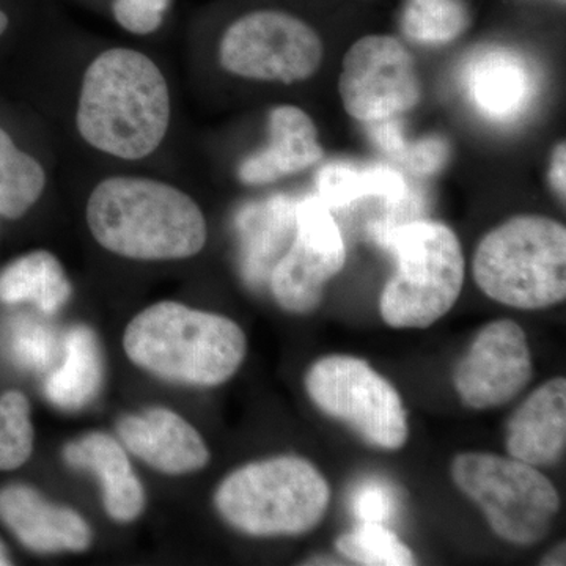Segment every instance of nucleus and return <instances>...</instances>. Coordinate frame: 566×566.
I'll return each instance as SVG.
<instances>
[{
    "label": "nucleus",
    "mask_w": 566,
    "mask_h": 566,
    "mask_svg": "<svg viewBox=\"0 0 566 566\" xmlns=\"http://www.w3.org/2000/svg\"><path fill=\"white\" fill-rule=\"evenodd\" d=\"M11 356L21 367L48 371L59 364L63 345L51 326L33 318L14 319L9 338Z\"/></svg>",
    "instance_id": "bb28decb"
},
{
    "label": "nucleus",
    "mask_w": 566,
    "mask_h": 566,
    "mask_svg": "<svg viewBox=\"0 0 566 566\" xmlns=\"http://www.w3.org/2000/svg\"><path fill=\"white\" fill-rule=\"evenodd\" d=\"M324 150L314 120L296 106L274 107L270 114V144L245 158L238 177L248 186L270 185L322 161Z\"/></svg>",
    "instance_id": "2eb2a0df"
},
{
    "label": "nucleus",
    "mask_w": 566,
    "mask_h": 566,
    "mask_svg": "<svg viewBox=\"0 0 566 566\" xmlns=\"http://www.w3.org/2000/svg\"><path fill=\"white\" fill-rule=\"evenodd\" d=\"M397 509L394 491L386 483L368 480L356 488L353 512L363 523H387Z\"/></svg>",
    "instance_id": "c756f323"
},
{
    "label": "nucleus",
    "mask_w": 566,
    "mask_h": 566,
    "mask_svg": "<svg viewBox=\"0 0 566 566\" xmlns=\"http://www.w3.org/2000/svg\"><path fill=\"white\" fill-rule=\"evenodd\" d=\"M87 222L104 249L126 259H189L207 243L199 205L180 189L150 178L99 182L88 199Z\"/></svg>",
    "instance_id": "f03ea898"
},
{
    "label": "nucleus",
    "mask_w": 566,
    "mask_h": 566,
    "mask_svg": "<svg viewBox=\"0 0 566 566\" xmlns=\"http://www.w3.org/2000/svg\"><path fill=\"white\" fill-rule=\"evenodd\" d=\"M32 450L31 406L24 394L10 390L0 397V471L21 468Z\"/></svg>",
    "instance_id": "a878e982"
},
{
    "label": "nucleus",
    "mask_w": 566,
    "mask_h": 566,
    "mask_svg": "<svg viewBox=\"0 0 566 566\" xmlns=\"http://www.w3.org/2000/svg\"><path fill=\"white\" fill-rule=\"evenodd\" d=\"M123 346L137 367L153 375L211 387L237 374L248 342L232 319L166 301L128 324Z\"/></svg>",
    "instance_id": "7ed1b4c3"
},
{
    "label": "nucleus",
    "mask_w": 566,
    "mask_h": 566,
    "mask_svg": "<svg viewBox=\"0 0 566 566\" xmlns=\"http://www.w3.org/2000/svg\"><path fill=\"white\" fill-rule=\"evenodd\" d=\"M549 169V185L557 193L558 199L565 202L566 197V145L565 142L558 144L556 150L553 153L551 158Z\"/></svg>",
    "instance_id": "7c9ffc66"
},
{
    "label": "nucleus",
    "mask_w": 566,
    "mask_h": 566,
    "mask_svg": "<svg viewBox=\"0 0 566 566\" xmlns=\"http://www.w3.org/2000/svg\"><path fill=\"white\" fill-rule=\"evenodd\" d=\"M0 521L22 545L36 553H80L92 542L84 517L66 506L51 504L29 486L0 491Z\"/></svg>",
    "instance_id": "4468645a"
},
{
    "label": "nucleus",
    "mask_w": 566,
    "mask_h": 566,
    "mask_svg": "<svg viewBox=\"0 0 566 566\" xmlns=\"http://www.w3.org/2000/svg\"><path fill=\"white\" fill-rule=\"evenodd\" d=\"M338 92L353 118L375 123L415 109L422 98V82L415 57L400 40L368 35L346 52Z\"/></svg>",
    "instance_id": "9d476101"
},
{
    "label": "nucleus",
    "mask_w": 566,
    "mask_h": 566,
    "mask_svg": "<svg viewBox=\"0 0 566 566\" xmlns=\"http://www.w3.org/2000/svg\"><path fill=\"white\" fill-rule=\"evenodd\" d=\"M338 553L359 565H416L415 554L382 523H363L335 542Z\"/></svg>",
    "instance_id": "393cba45"
},
{
    "label": "nucleus",
    "mask_w": 566,
    "mask_h": 566,
    "mask_svg": "<svg viewBox=\"0 0 566 566\" xmlns=\"http://www.w3.org/2000/svg\"><path fill=\"white\" fill-rule=\"evenodd\" d=\"M534 375L526 333L512 319H495L475 335L457 365L453 385L471 409L497 408L523 392Z\"/></svg>",
    "instance_id": "f8f14e48"
},
{
    "label": "nucleus",
    "mask_w": 566,
    "mask_h": 566,
    "mask_svg": "<svg viewBox=\"0 0 566 566\" xmlns=\"http://www.w3.org/2000/svg\"><path fill=\"white\" fill-rule=\"evenodd\" d=\"M46 185L41 164L14 145L0 128V214L18 219L31 210Z\"/></svg>",
    "instance_id": "5701e85b"
},
{
    "label": "nucleus",
    "mask_w": 566,
    "mask_h": 566,
    "mask_svg": "<svg viewBox=\"0 0 566 566\" xmlns=\"http://www.w3.org/2000/svg\"><path fill=\"white\" fill-rule=\"evenodd\" d=\"M71 296V285L61 262L50 252L21 256L0 273V301L32 303L43 314L61 311Z\"/></svg>",
    "instance_id": "412c9836"
},
{
    "label": "nucleus",
    "mask_w": 566,
    "mask_h": 566,
    "mask_svg": "<svg viewBox=\"0 0 566 566\" xmlns=\"http://www.w3.org/2000/svg\"><path fill=\"white\" fill-rule=\"evenodd\" d=\"M374 125L371 136L376 144L389 155L397 156L406 166L420 174H433L442 169L449 158V145L439 137H428V139L416 142L412 145H406L401 129L397 123L382 120L368 123Z\"/></svg>",
    "instance_id": "cd10ccee"
},
{
    "label": "nucleus",
    "mask_w": 566,
    "mask_h": 566,
    "mask_svg": "<svg viewBox=\"0 0 566 566\" xmlns=\"http://www.w3.org/2000/svg\"><path fill=\"white\" fill-rule=\"evenodd\" d=\"M331 488L311 461L275 457L227 476L214 502L223 520L253 536L301 535L322 523Z\"/></svg>",
    "instance_id": "423d86ee"
},
{
    "label": "nucleus",
    "mask_w": 566,
    "mask_h": 566,
    "mask_svg": "<svg viewBox=\"0 0 566 566\" xmlns=\"http://www.w3.org/2000/svg\"><path fill=\"white\" fill-rule=\"evenodd\" d=\"M345 262L346 245L333 211L318 196L308 197L294 207V240L271 271V292L283 311L311 314Z\"/></svg>",
    "instance_id": "9b49d317"
},
{
    "label": "nucleus",
    "mask_w": 566,
    "mask_h": 566,
    "mask_svg": "<svg viewBox=\"0 0 566 566\" xmlns=\"http://www.w3.org/2000/svg\"><path fill=\"white\" fill-rule=\"evenodd\" d=\"M222 69L248 80L296 84L314 76L323 41L300 18L275 10L253 11L223 33Z\"/></svg>",
    "instance_id": "1a4fd4ad"
},
{
    "label": "nucleus",
    "mask_w": 566,
    "mask_h": 566,
    "mask_svg": "<svg viewBox=\"0 0 566 566\" xmlns=\"http://www.w3.org/2000/svg\"><path fill=\"white\" fill-rule=\"evenodd\" d=\"M542 565H565L564 543H562L560 546L554 547V549L543 558Z\"/></svg>",
    "instance_id": "2f4dec72"
},
{
    "label": "nucleus",
    "mask_w": 566,
    "mask_h": 566,
    "mask_svg": "<svg viewBox=\"0 0 566 566\" xmlns=\"http://www.w3.org/2000/svg\"><path fill=\"white\" fill-rule=\"evenodd\" d=\"M452 479L480 506L494 534L513 545L542 542L560 509L553 482L516 458L461 453L453 460Z\"/></svg>",
    "instance_id": "0eeeda50"
},
{
    "label": "nucleus",
    "mask_w": 566,
    "mask_h": 566,
    "mask_svg": "<svg viewBox=\"0 0 566 566\" xmlns=\"http://www.w3.org/2000/svg\"><path fill=\"white\" fill-rule=\"evenodd\" d=\"M63 458L71 468L92 471L102 482L104 506L112 520L132 523L144 510L139 479L123 447L111 436L92 433L70 442Z\"/></svg>",
    "instance_id": "f3484780"
},
{
    "label": "nucleus",
    "mask_w": 566,
    "mask_h": 566,
    "mask_svg": "<svg viewBox=\"0 0 566 566\" xmlns=\"http://www.w3.org/2000/svg\"><path fill=\"white\" fill-rule=\"evenodd\" d=\"M9 554H7L6 547H3L2 543H0V566L10 565Z\"/></svg>",
    "instance_id": "473e14b6"
},
{
    "label": "nucleus",
    "mask_w": 566,
    "mask_h": 566,
    "mask_svg": "<svg viewBox=\"0 0 566 566\" xmlns=\"http://www.w3.org/2000/svg\"><path fill=\"white\" fill-rule=\"evenodd\" d=\"M474 279L488 297L523 311L564 303L565 226L545 216H516L480 241Z\"/></svg>",
    "instance_id": "39448f33"
},
{
    "label": "nucleus",
    "mask_w": 566,
    "mask_h": 566,
    "mask_svg": "<svg viewBox=\"0 0 566 566\" xmlns=\"http://www.w3.org/2000/svg\"><path fill=\"white\" fill-rule=\"evenodd\" d=\"M103 385L102 349L93 331L71 327L63 338L62 363L51 370L44 394L61 409H81L91 403Z\"/></svg>",
    "instance_id": "6ab92c4d"
},
{
    "label": "nucleus",
    "mask_w": 566,
    "mask_h": 566,
    "mask_svg": "<svg viewBox=\"0 0 566 566\" xmlns=\"http://www.w3.org/2000/svg\"><path fill=\"white\" fill-rule=\"evenodd\" d=\"M294 207L286 199L275 197L263 203H253L238 216V232L243 244L245 279L262 283L270 277L283 245L294 232Z\"/></svg>",
    "instance_id": "aec40b11"
},
{
    "label": "nucleus",
    "mask_w": 566,
    "mask_h": 566,
    "mask_svg": "<svg viewBox=\"0 0 566 566\" xmlns=\"http://www.w3.org/2000/svg\"><path fill=\"white\" fill-rule=\"evenodd\" d=\"M319 199L327 207L344 208L367 197H378L389 203L401 202L406 196V182L401 174L385 166L357 167L353 164L334 163L324 166L318 174Z\"/></svg>",
    "instance_id": "4be33fe9"
},
{
    "label": "nucleus",
    "mask_w": 566,
    "mask_h": 566,
    "mask_svg": "<svg viewBox=\"0 0 566 566\" xmlns=\"http://www.w3.org/2000/svg\"><path fill=\"white\" fill-rule=\"evenodd\" d=\"M77 129L96 150L122 159L151 155L166 137L170 96L151 59L134 50H109L82 81Z\"/></svg>",
    "instance_id": "f257e3e1"
},
{
    "label": "nucleus",
    "mask_w": 566,
    "mask_h": 566,
    "mask_svg": "<svg viewBox=\"0 0 566 566\" xmlns=\"http://www.w3.org/2000/svg\"><path fill=\"white\" fill-rule=\"evenodd\" d=\"M554 2L562 3V6H564L565 0H554Z\"/></svg>",
    "instance_id": "f704fd0d"
},
{
    "label": "nucleus",
    "mask_w": 566,
    "mask_h": 566,
    "mask_svg": "<svg viewBox=\"0 0 566 566\" xmlns=\"http://www.w3.org/2000/svg\"><path fill=\"white\" fill-rule=\"evenodd\" d=\"M7 28H9V18L3 11H0V35L7 31Z\"/></svg>",
    "instance_id": "72a5a7b5"
},
{
    "label": "nucleus",
    "mask_w": 566,
    "mask_h": 566,
    "mask_svg": "<svg viewBox=\"0 0 566 566\" xmlns=\"http://www.w3.org/2000/svg\"><path fill=\"white\" fill-rule=\"evenodd\" d=\"M566 449V381L554 378L517 408L506 428V452L535 468L553 465Z\"/></svg>",
    "instance_id": "dca6fc26"
},
{
    "label": "nucleus",
    "mask_w": 566,
    "mask_h": 566,
    "mask_svg": "<svg viewBox=\"0 0 566 566\" xmlns=\"http://www.w3.org/2000/svg\"><path fill=\"white\" fill-rule=\"evenodd\" d=\"M305 390L324 415L348 424L368 446L401 449L408 441V415L400 394L367 360L333 354L305 375Z\"/></svg>",
    "instance_id": "6e6552de"
},
{
    "label": "nucleus",
    "mask_w": 566,
    "mask_h": 566,
    "mask_svg": "<svg viewBox=\"0 0 566 566\" xmlns=\"http://www.w3.org/2000/svg\"><path fill=\"white\" fill-rule=\"evenodd\" d=\"M468 82L475 106L499 120L520 115L534 93V80L526 63L501 48L476 59L469 70Z\"/></svg>",
    "instance_id": "a211bd4d"
},
{
    "label": "nucleus",
    "mask_w": 566,
    "mask_h": 566,
    "mask_svg": "<svg viewBox=\"0 0 566 566\" xmlns=\"http://www.w3.org/2000/svg\"><path fill=\"white\" fill-rule=\"evenodd\" d=\"M170 0H114L115 20L126 31L147 35L158 31Z\"/></svg>",
    "instance_id": "c85d7f7f"
},
{
    "label": "nucleus",
    "mask_w": 566,
    "mask_h": 566,
    "mask_svg": "<svg viewBox=\"0 0 566 566\" xmlns=\"http://www.w3.org/2000/svg\"><path fill=\"white\" fill-rule=\"evenodd\" d=\"M400 24L409 40L441 46L468 31L471 14L463 0H406Z\"/></svg>",
    "instance_id": "b1692460"
},
{
    "label": "nucleus",
    "mask_w": 566,
    "mask_h": 566,
    "mask_svg": "<svg viewBox=\"0 0 566 566\" xmlns=\"http://www.w3.org/2000/svg\"><path fill=\"white\" fill-rule=\"evenodd\" d=\"M117 430L129 452L166 474L200 471L210 461L199 431L170 409L123 417Z\"/></svg>",
    "instance_id": "ddd939ff"
},
{
    "label": "nucleus",
    "mask_w": 566,
    "mask_h": 566,
    "mask_svg": "<svg viewBox=\"0 0 566 566\" xmlns=\"http://www.w3.org/2000/svg\"><path fill=\"white\" fill-rule=\"evenodd\" d=\"M375 237L397 262L379 300L386 324L424 329L449 314L464 282L463 249L455 232L446 223L417 219L379 226Z\"/></svg>",
    "instance_id": "20e7f679"
}]
</instances>
